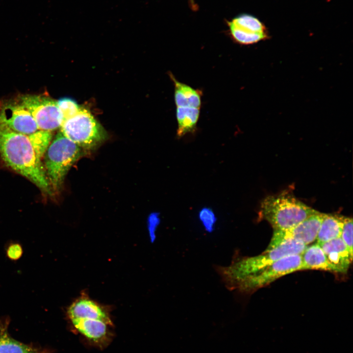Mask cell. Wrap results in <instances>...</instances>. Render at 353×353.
<instances>
[{
  "instance_id": "cell-9",
  "label": "cell",
  "mask_w": 353,
  "mask_h": 353,
  "mask_svg": "<svg viewBox=\"0 0 353 353\" xmlns=\"http://www.w3.org/2000/svg\"><path fill=\"white\" fill-rule=\"evenodd\" d=\"M325 213L317 211L298 225L285 230H274L266 251L272 250L283 242L295 240L307 245L316 240Z\"/></svg>"
},
{
  "instance_id": "cell-14",
  "label": "cell",
  "mask_w": 353,
  "mask_h": 353,
  "mask_svg": "<svg viewBox=\"0 0 353 353\" xmlns=\"http://www.w3.org/2000/svg\"><path fill=\"white\" fill-rule=\"evenodd\" d=\"M174 84V99L176 107H191L201 108V93L191 86L180 82L170 74Z\"/></svg>"
},
{
  "instance_id": "cell-5",
  "label": "cell",
  "mask_w": 353,
  "mask_h": 353,
  "mask_svg": "<svg viewBox=\"0 0 353 353\" xmlns=\"http://www.w3.org/2000/svg\"><path fill=\"white\" fill-rule=\"evenodd\" d=\"M60 131L68 139L84 150L97 147L107 134L89 110L80 107L74 116L65 120Z\"/></svg>"
},
{
  "instance_id": "cell-18",
  "label": "cell",
  "mask_w": 353,
  "mask_h": 353,
  "mask_svg": "<svg viewBox=\"0 0 353 353\" xmlns=\"http://www.w3.org/2000/svg\"><path fill=\"white\" fill-rule=\"evenodd\" d=\"M176 111L177 137H181L194 131L199 118L200 108L191 107H176Z\"/></svg>"
},
{
  "instance_id": "cell-12",
  "label": "cell",
  "mask_w": 353,
  "mask_h": 353,
  "mask_svg": "<svg viewBox=\"0 0 353 353\" xmlns=\"http://www.w3.org/2000/svg\"><path fill=\"white\" fill-rule=\"evenodd\" d=\"M67 314L71 320L95 319L102 321L108 325H112L106 311L95 302L86 298H81L74 302L68 308Z\"/></svg>"
},
{
  "instance_id": "cell-1",
  "label": "cell",
  "mask_w": 353,
  "mask_h": 353,
  "mask_svg": "<svg viewBox=\"0 0 353 353\" xmlns=\"http://www.w3.org/2000/svg\"><path fill=\"white\" fill-rule=\"evenodd\" d=\"M0 155L8 167L29 179L43 192L52 194L43 163L28 135L0 124Z\"/></svg>"
},
{
  "instance_id": "cell-17",
  "label": "cell",
  "mask_w": 353,
  "mask_h": 353,
  "mask_svg": "<svg viewBox=\"0 0 353 353\" xmlns=\"http://www.w3.org/2000/svg\"><path fill=\"white\" fill-rule=\"evenodd\" d=\"M8 317L0 320V353H38L36 349L11 338L7 332Z\"/></svg>"
},
{
  "instance_id": "cell-2",
  "label": "cell",
  "mask_w": 353,
  "mask_h": 353,
  "mask_svg": "<svg viewBox=\"0 0 353 353\" xmlns=\"http://www.w3.org/2000/svg\"><path fill=\"white\" fill-rule=\"evenodd\" d=\"M307 245L295 241L287 240L275 248L265 251L262 254L252 257L239 255L237 252L234 254L229 266H215V269L226 288L234 291L242 281L284 256L301 254Z\"/></svg>"
},
{
  "instance_id": "cell-16",
  "label": "cell",
  "mask_w": 353,
  "mask_h": 353,
  "mask_svg": "<svg viewBox=\"0 0 353 353\" xmlns=\"http://www.w3.org/2000/svg\"><path fill=\"white\" fill-rule=\"evenodd\" d=\"M343 217L332 214H324L317 234V244H320L340 237Z\"/></svg>"
},
{
  "instance_id": "cell-8",
  "label": "cell",
  "mask_w": 353,
  "mask_h": 353,
  "mask_svg": "<svg viewBox=\"0 0 353 353\" xmlns=\"http://www.w3.org/2000/svg\"><path fill=\"white\" fill-rule=\"evenodd\" d=\"M232 39L242 45H251L269 38L265 25L256 17L248 13L239 14L226 20Z\"/></svg>"
},
{
  "instance_id": "cell-7",
  "label": "cell",
  "mask_w": 353,
  "mask_h": 353,
  "mask_svg": "<svg viewBox=\"0 0 353 353\" xmlns=\"http://www.w3.org/2000/svg\"><path fill=\"white\" fill-rule=\"evenodd\" d=\"M17 98L31 114L39 129L52 132L61 127L63 117L57 101L43 95H22Z\"/></svg>"
},
{
  "instance_id": "cell-19",
  "label": "cell",
  "mask_w": 353,
  "mask_h": 353,
  "mask_svg": "<svg viewBox=\"0 0 353 353\" xmlns=\"http://www.w3.org/2000/svg\"><path fill=\"white\" fill-rule=\"evenodd\" d=\"M28 136L35 152L42 159L51 141V132L38 129Z\"/></svg>"
},
{
  "instance_id": "cell-3",
  "label": "cell",
  "mask_w": 353,
  "mask_h": 353,
  "mask_svg": "<svg viewBox=\"0 0 353 353\" xmlns=\"http://www.w3.org/2000/svg\"><path fill=\"white\" fill-rule=\"evenodd\" d=\"M317 211L296 199L290 192L267 197L262 202L259 216L274 230H285L298 225Z\"/></svg>"
},
{
  "instance_id": "cell-25",
  "label": "cell",
  "mask_w": 353,
  "mask_h": 353,
  "mask_svg": "<svg viewBox=\"0 0 353 353\" xmlns=\"http://www.w3.org/2000/svg\"><path fill=\"white\" fill-rule=\"evenodd\" d=\"M38 353H40V352H39Z\"/></svg>"
},
{
  "instance_id": "cell-23",
  "label": "cell",
  "mask_w": 353,
  "mask_h": 353,
  "mask_svg": "<svg viewBox=\"0 0 353 353\" xmlns=\"http://www.w3.org/2000/svg\"><path fill=\"white\" fill-rule=\"evenodd\" d=\"M23 254V249L20 244L12 242L8 244L6 249V254L8 259L12 261L19 259Z\"/></svg>"
},
{
  "instance_id": "cell-11",
  "label": "cell",
  "mask_w": 353,
  "mask_h": 353,
  "mask_svg": "<svg viewBox=\"0 0 353 353\" xmlns=\"http://www.w3.org/2000/svg\"><path fill=\"white\" fill-rule=\"evenodd\" d=\"M322 249L332 272L346 273L353 261L352 256L341 237L318 244Z\"/></svg>"
},
{
  "instance_id": "cell-24",
  "label": "cell",
  "mask_w": 353,
  "mask_h": 353,
  "mask_svg": "<svg viewBox=\"0 0 353 353\" xmlns=\"http://www.w3.org/2000/svg\"><path fill=\"white\" fill-rule=\"evenodd\" d=\"M190 8L193 11H197L199 9L198 4L195 2V0H187Z\"/></svg>"
},
{
  "instance_id": "cell-15",
  "label": "cell",
  "mask_w": 353,
  "mask_h": 353,
  "mask_svg": "<svg viewBox=\"0 0 353 353\" xmlns=\"http://www.w3.org/2000/svg\"><path fill=\"white\" fill-rule=\"evenodd\" d=\"M301 256L302 270L315 269L332 272L322 249L317 243L307 247Z\"/></svg>"
},
{
  "instance_id": "cell-6",
  "label": "cell",
  "mask_w": 353,
  "mask_h": 353,
  "mask_svg": "<svg viewBox=\"0 0 353 353\" xmlns=\"http://www.w3.org/2000/svg\"><path fill=\"white\" fill-rule=\"evenodd\" d=\"M302 268L301 254L284 256L242 281L234 290L243 294L252 293L283 276L302 270Z\"/></svg>"
},
{
  "instance_id": "cell-10",
  "label": "cell",
  "mask_w": 353,
  "mask_h": 353,
  "mask_svg": "<svg viewBox=\"0 0 353 353\" xmlns=\"http://www.w3.org/2000/svg\"><path fill=\"white\" fill-rule=\"evenodd\" d=\"M0 124L27 135L39 129L31 114L17 98L0 101Z\"/></svg>"
},
{
  "instance_id": "cell-20",
  "label": "cell",
  "mask_w": 353,
  "mask_h": 353,
  "mask_svg": "<svg viewBox=\"0 0 353 353\" xmlns=\"http://www.w3.org/2000/svg\"><path fill=\"white\" fill-rule=\"evenodd\" d=\"M58 107L62 114L63 121L75 115L79 110L80 107L77 103L70 98H62L57 101Z\"/></svg>"
},
{
  "instance_id": "cell-13",
  "label": "cell",
  "mask_w": 353,
  "mask_h": 353,
  "mask_svg": "<svg viewBox=\"0 0 353 353\" xmlns=\"http://www.w3.org/2000/svg\"><path fill=\"white\" fill-rule=\"evenodd\" d=\"M75 328L81 334L99 345H103L108 341L110 334L107 324L95 319H79L71 320Z\"/></svg>"
},
{
  "instance_id": "cell-22",
  "label": "cell",
  "mask_w": 353,
  "mask_h": 353,
  "mask_svg": "<svg viewBox=\"0 0 353 353\" xmlns=\"http://www.w3.org/2000/svg\"><path fill=\"white\" fill-rule=\"evenodd\" d=\"M200 218L205 229L207 231H211L216 221V218L212 211L209 208H203L200 212Z\"/></svg>"
},
{
  "instance_id": "cell-21",
  "label": "cell",
  "mask_w": 353,
  "mask_h": 353,
  "mask_svg": "<svg viewBox=\"0 0 353 353\" xmlns=\"http://www.w3.org/2000/svg\"><path fill=\"white\" fill-rule=\"evenodd\" d=\"M340 237L347 247L350 254L353 256V219L352 218L344 216Z\"/></svg>"
},
{
  "instance_id": "cell-4",
  "label": "cell",
  "mask_w": 353,
  "mask_h": 353,
  "mask_svg": "<svg viewBox=\"0 0 353 353\" xmlns=\"http://www.w3.org/2000/svg\"><path fill=\"white\" fill-rule=\"evenodd\" d=\"M83 153L60 131L55 135L44 155L43 164L53 192L60 189L69 170Z\"/></svg>"
}]
</instances>
